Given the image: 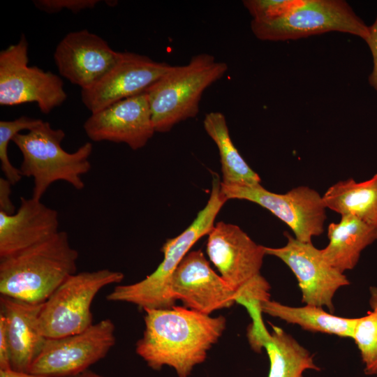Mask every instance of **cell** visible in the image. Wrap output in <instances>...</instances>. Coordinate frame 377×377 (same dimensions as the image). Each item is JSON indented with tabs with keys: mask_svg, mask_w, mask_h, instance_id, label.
<instances>
[{
	"mask_svg": "<svg viewBox=\"0 0 377 377\" xmlns=\"http://www.w3.org/2000/svg\"><path fill=\"white\" fill-rule=\"evenodd\" d=\"M144 311L145 330L136 342L137 355L151 369L166 366L178 377H189L205 361L226 327L224 316H211L184 306Z\"/></svg>",
	"mask_w": 377,
	"mask_h": 377,
	"instance_id": "1",
	"label": "cell"
},
{
	"mask_svg": "<svg viewBox=\"0 0 377 377\" xmlns=\"http://www.w3.org/2000/svg\"><path fill=\"white\" fill-rule=\"evenodd\" d=\"M79 254L65 231L17 253L0 258V294L43 303L77 272Z\"/></svg>",
	"mask_w": 377,
	"mask_h": 377,
	"instance_id": "2",
	"label": "cell"
},
{
	"mask_svg": "<svg viewBox=\"0 0 377 377\" xmlns=\"http://www.w3.org/2000/svg\"><path fill=\"white\" fill-rule=\"evenodd\" d=\"M226 201L221 192V181L216 175L205 207L181 234L166 240L161 248L163 258L157 268L138 282L117 284L107 295V300L133 304L143 310L175 306V300L170 291L172 274L192 246L212 230L216 216Z\"/></svg>",
	"mask_w": 377,
	"mask_h": 377,
	"instance_id": "3",
	"label": "cell"
},
{
	"mask_svg": "<svg viewBox=\"0 0 377 377\" xmlns=\"http://www.w3.org/2000/svg\"><path fill=\"white\" fill-rule=\"evenodd\" d=\"M207 236L208 258L237 292V302L246 308L250 316L262 313L260 304L270 297V286L260 274L265 246L238 226L223 221L215 223Z\"/></svg>",
	"mask_w": 377,
	"mask_h": 377,
	"instance_id": "4",
	"label": "cell"
},
{
	"mask_svg": "<svg viewBox=\"0 0 377 377\" xmlns=\"http://www.w3.org/2000/svg\"><path fill=\"white\" fill-rule=\"evenodd\" d=\"M65 136L62 129L53 128L49 122L43 121L12 139L22 154L19 168L22 175L34 179L32 198L36 200H41L50 186L57 181H64L77 190L84 187L82 175L91 169L89 157L93 145L86 142L69 153L61 147Z\"/></svg>",
	"mask_w": 377,
	"mask_h": 377,
	"instance_id": "5",
	"label": "cell"
},
{
	"mask_svg": "<svg viewBox=\"0 0 377 377\" xmlns=\"http://www.w3.org/2000/svg\"><path fill=\"white\" fill-rule=\"evenodd\" d=\"M228 64L202 53L188 64L172 66L146 91L156 132L166 133L180 121L195 117L205 90L221 79Z\"/></svg>",
	"mask_w": 377,
	"mask_h": 377,
	"instance_id": "6",
	"label": "cell"
},
{
	"mask_svg": "<svg viewBox=\"0 0 377 377\" xmlns=\"http://www.w3.org/2000/svg\"><path fill=\"white\" fill-rule=\"evenodd\" d=\"M252 32L262 40L285 41L330 31L346 33L364 41L369 26L343 0H295L281 16L251 22Z\"/></svg>",
	"mask_w": 377,
	"mask_h": 377,
	"instance_id": "7",
	"label": "cell"
},
{
	"mask_svg": "<svg viewBox=\"0 0 377 377\" xmlns=\"http://www.w3.org/2000/svg\"><path fill=\"white\" fill-rule=\"evenodd\" d=\"M124 278L122 272L109 269L72 274L43 302L38 317L40 333L45 338H59L86 330L94 323L91 307L96 295Z\"/></svg>",
	"mask_w": 377,
	"mask_h": 377,
	"instance_id": "8",
	"label": "cell"
},
{
	"mask_svg": "<svg viewBox=\"0 0 377 377\" xmlns=\"http://www.w3.org/2000/svg\"><path fill=\"white\" fill-rule=\"evenodd\" d=\"M28 64V42L22 34L17 43L0 52V105L36 103L47 114L67 98L63 81L50 71Z\"/></svg>",
	"mask_w": 377,
	"mask_h": 377,
	"instance_id": "9",
	"label": "cell"
},
{
	"mask_svg": "<svg viewBox=\"0 0 377 377\" xmlns=\"http://www.w3.org/2000/svg\"><path fill=\"white\" fill-rule=\"evenodd\" d=\"M110 318L93 323L82 332L59 338H46L29 372L49 377H71L105 357L116 343Z\"/></svg>",
	"mask_w": 377,
	"mask_h": 377,
	"instance_id": "10",
	"label": "cell"
},
{
	"mask_svg": "<svg viewBox=\"0 0 377 377\" xmlns=\"http://www.w3.org/2000/svg\"><path fill=\"white\" fill-rule=\"evenodd\" d=\"M225 198L248 200L267 209L285 223L295 237L304 242L324 231L326 207L315 189L306 186L295 187L285 193H276L256 185H226L221 182Z\"/></svg>",
	"mask_w": 377,
	"mask_h": 377,
	"instance_id": "11",
	"label": "cell"
},
{
	"mask_svg": "<svg viewBox=\"0 0 377 377\" xmlns=\"http://www.w3.org/2000/svg\"><path fill=\"white\" fill-rule=\"evenodd\" d=\"M285 246L278 248L265 246L266 255L279 258L296 276L302 293V302L307 305L326 306L334 311L333 297L341 287L350 281L344 273L330 265L322 250L312 242L298 240L285 232Z\"/></svg>",
	"mask_w": 377,
	"mask_h": 377,
	"instance_id": "12",
	"label": "cell"
},
{
	"mask_svg": "<svg viewBox=\"0 0 377 377\" xmlns=\"http://www.w3.org/2000/svg\"><path fill=\"white\" fill-rule=\"evenodd\" d=\"M172 65L138 53L124 52L115 65L95 84L81 89V100L91 112L147 91Z\"/></svg>",
	"mask_w": 377,
	"mask_h": 377,
	"instance_id": "13",
	"label": "cell"
},
{
	"mask_svg": "<svg viewBox=\"0 0 377 377\" xmlns=\"http://www.w3.org/2000/svg\"><path fill=\"white\" fill-rule=\"evenodd\" d=\"M170 291L175 300L195 311L210 315L237 302L238 295L210 266L200 250L191 251L172 274Z\"/></svg>",
	"mask_w": 377,
	"mask_h": 377,
	"instance_id": "14",
	"label": "cell"
},
{
	"mask_svg": "<svg viewBox=\"0 0 377 377\" xmlns=\"http://www.w3.org/2000/svg\"><path fill=\"white\" fill-rule=\"evenodd\" d=\"M83 128L92 141L125 143L133 150L145 147L156 133L146 92L91 113Z\"/></svg>",
	"mask_w": 377,
	"mask_h": 377,
	"instance_id": "15",
	"label": "cell"
},
{
	"mask_svg": "<svg viewBox=\"0 0 377 377\" xmlns=\"http://www.w3.org/2000/svg\"><path fill=\"white\" fill-rule=\"evenodd\" d=\"M121 54L99 36L82 29L69 32L60 40L54 60L61 76L85 89L99 81Z\"/></svg>",
	"mask_w": 377,
	"mask_h": 377,
	"instance_id": "16",
	"label": "cell"
},
{
	"mask_svg": "<svg viewBox=\"0 0 377 377\" xmlns=\"http://www.w3.org/2000/svg\"><path fill=\"white\" fill-rule=\"evenodd\" d=\"M57 210L34 198H20L13 214L0 212V258L42 242L59 230Z\"/></svg>",
	"mask_w": 377,
	"mask_h": 377,
	"instance_id": "17",
	"label": "cell"
},
{
	"mask_svg": "<svg viewBox=\"0 0 377 377\" xmlns=\"http://www.w3.org/2000/svg\"><path fill=\"white\" fill-rule=\"evenodd\" d=\"M43 303H30L0 295V313L6 320L10 364L14 370L29 372L46 338L40 333L38 317Z\"/></svg>",
	"mask_w": 377,
	"mask_h": 377,
	"instance_id": "18",
	"label": "cell"
},
{
	"mask_svg": "<svg viewBox=\"0 0 377 377\" xmlns=\"http://www.w3.org/2000/svg\"><path fill=\"white\" fill-rule=\"evenodd\" d=\"M327 237L329 243L321 249L323 255L330 265L344 273L353 269L362 251L377 241V228L344 215L339 222L328 226Z\"/></svg>",
	"mask_w": 377,
	"mask_h": 377,
	"instance_id": "19",
	"label": "cell"
},
{
	"mask_svg": "<svg viewBox=\"0 0 377 377\" xmlns=\"http://www.w3.org/2000/svg\"><path fill=\"white\" fill-rule=\"evenodd\" d=\"M251 343L256 352L265 349L269 360L268 377H304L307 370L320 371L313 356L290 334L272 325Z\"/></svg>",
	"mask_w": 377,
	"mask_h": 377,
	"instance_id": "20",
	"label": "cell"
},
{
	"mask_svg": "<svg viewBox=\"0 0 377 377\" xmlns=\"http://www.w3.org/2000/svg\"><path fill=\"white\" fill-rule=\"evenodd\" d=\"M323 200L327 209L377 228V173L364 182L339 181L327 188Z\"/></svg>",
	"mask_w": 377,
	"mask_h": 377,
	"instance_id": "21",
	"label": "cell"
},
{
	"mask_svg": "<svg viewBox=\"0 0 377 377\" xmlns=\"http://www.w3.org/2000/svg\"><path fill=\"white\" fill-rule=\"evenodd\" d=\"M262 313L302 329L341 337L353 338L357 318H344L327 313L322 307L307 305L290 306L267 300L260 304Z\"/></svg>",
	"mask_w": 377,
	"mask_h": 377,
	"instance_id": "22",
	"label": "cell"
},
{
	"mask_svg": "<svg viewBox=\"0 0 377 377\" xmlns=\"http://www.w3.org/2000/svg\"><path fill=\"white\" fill-rule=\"evenodd\" d=\"M206 133L218 147L222 172L221 184L226 185H256L260 176L248 165L235 146L224 114L207 113L203 120Z\"/></svg>",
	"mask_w": 377,
	"mask_h": 377,
	"instance_id": "23",
	"label": "cell"
},
{
	"mask_svg": "<svg viewBox=\"0 0 377 377\" xmlns=\"http://www.w3.org/2000/svg\"><path fill=\"white\" fill-rule=\"evenodd\" d=\"M367 375L377 374V311L357 318L353 334Z\"/></svg>",
	"mask_w": 377,
	"mask_h": 377,
	"instance_id": "24",
	"label": "cell"
},
{
	"mask_svg": "<svg viewBox=\"0 0 377 377\" xmlns=\"http://www.w3.org/2000/svg\"><path fill=\"white\" fill-rule=\"evenodd\" d=\"M43 121L40 119L21 116L14 120L0 121V163L1 170L12 185L18 183L22 178L20 169L10 163L8 148L10 142L22 131H30Z\"/></svg>",
	"mask_w": 377,
	"mask_h": 377,
	"instance_id": "25",
	"label": "cell"
},
{
	"mask_svg": "<svg viewBox=\"0 0 377 377\" xmlns=\"http://www.w3.org/2000/svg\"><path fill=\"white\" fill-rule=\"evenodd\" d=\"M295 0H246L243 4L254 20L278 17L288 10Z\"/></svg>",
	"mask_w": 377,
	"mask_h": 377,
	"instance_id": "26",
	"label": "cell"
},
{
	"mask_svg": "<svg viewBox=\"0 0 377 377\" xmlns=\"http://www.w3.org/2000/svg\"><path fill=\"white\" fill-rule=\"evenodd\" d=\"M99 0H34L36 8L48 14L57 13L66 9L74 13L94 8Z\"/></svg>",
	"mask_w": 377,
	"mask_h": 377,
	"instance_id": "27",
	"label": "cell"
},
{
	"mask_svg": "<svg viewBox=\"0 0 377 377\" xmlns=\"http://www.w3.org/2000/svg\"><path fill=\"white\" fill-rule=\"evenodd\" d=\"M371 51L373 69L368 77L369 84L377 91V16L374 22L369 26V35L365 41Z\"/></svg>",
	"mask_w": 377,
	"mask_h": 377,
	"instance_id": "28",
	"label": "cell"
},
{
	"mask_svg": "<svg viewBox=\"0 0 377 377\" xmlns=\"http://www.w3.org/2000/svg\"><path fill=\"white\" fill-rule=\"evenodd\" d=\"M11 368L10 345L6 330V320L0 313V369L5 370Z\"/></svg>",
	"mask_w": 377,
	"mask_h": 377,
	"instance_id": "29",
	"label": "cell"
},
{
	"mask_svg": "<svg viewBox=\"0 0 377 377\" xmlns=\"http://www.w3.org/2000/svg\"><path fill=\"white\" fill-rule=\"evenodd\" d=\"M11 185V183L5 177L0 178V212L7 214H13L16 212L10 198Z\"/></svg>",
	"mask_w": 377,
	"mask_h": 377,
	"instance_id": "30",
	"label": "cell"
},
{
	"mask_svg": "<svg viewBox=\"0 0 377 377\" xmlns=\"http://www.w3.org/2000/svg\"><path fill=\"white\" fill-rule=\"evenodd\" d=\"M0 377H49L44 375L32 374L30 372H22L13 369L1 370L0 369Z\"/></svg>",
	"mask_w": 377,
	"mask_h": 377,
	"instance_id": "31",
	"label": "cell"
},
{
	"mask_svg": "<svg viewBox=\"0 0 377 377\" xmlns=\"http://www.w3.org/2000/svg\"><path fill=\"white\" fill-rule=\"evenodd\" d=\"M369 305L373 311H377V286L369 288Z\"/></svg>",
	"mask_w": 377,
	"mask_h": 377,
	"instance_id": "32",
	"label": "cell"
},
{
	"mask_svg": "<svg viewBox=\"0 0 377 377\" xmlns=\"http://www.w3.org/2000/svg\"><path fill=\"white\" fill-rule=\"evenodd\" d=\"M71 377H108V376H103L91 369H88L82 373H80L77 375H75Z\"/></svg>",
	"mask_w": 377,
	"mask_h": 377,
	"instance_id": "33",
	"label": "cell"
},
{
	"mask_svg": "<svg viewBox=\"0 0 377 377\" xmlns=\"http://www.w3.org/2000/svg\"><path fill=\"white\" fill-rule=\"evenodd\" d=\"M376 377H377V375H376Z\"/></svg>",
	"mask_w": 377,
	"mask_h": 377,
	"instance_id": "34",
	"label": "cell"
}]
</instances>
